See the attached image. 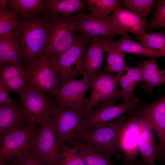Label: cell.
Masks as SVG:
<instances>
[{"instance_id":"cell-12","label":"cell","mask_w":165,"mask_h":165,"mask_svg":"<svg viewBox=\"0 0 165 165\" xmlns=\"http://www.w3.org/2000/svg\"><path fill=\"white\" fill-rule=\"evenodd\" d=\"M37 128L35 125H25L0 139V163H9L33 139Z\"/></svg>"},{"instance_id":"cell-14","label":"cell","mask_w":165,"mask_h":165,"mask_svg":"<svg viewBox=\"0 0 165 165\" xmlns=\"http://www.w3.org/2000/svg\"><path fill=\"white\" fill-rule=\"evenodd\" d=\"M140 116L137 113L126 121L118 137L117 148L123 154V165H135L138 154V141Z\"/></svg>"},{"instance_id":"cell-4","label":"cell","mask_w":165,"mask_h":165,"mask_svg":"<svg viewBox=\"0 0 165 165\" xmlns=\"http://www.w3.org/2000/svg\"><path fill=\"white\" fill-rule=\"evenodd\" d=\"M125 116L110 122L95 126L82 133L75 141L92 143L101 149L109 157L120 158L117 148L120 133L126 122Z\"/></svg>"},{"instance_id":"cell-13","label":"cell","mask_w":165,"mask_h":165,"mask_svg":"<svg viewBox=\"0 0 165 165\" xmlns=\"http://www.w3.org/2000/svg\"><path fill=\"white\" fill-rule=\"evenodd\" d=\"M92 83L82 79H70L58 89L55 98L57 104L75 110L86 109L89 100L84 97Z\"/></svg>"},{"instance_id":"cell-23","label":"cell","mask_w":165,"mask_h":165,"mask_svg":"<svg viewBox=\"0 0 165 165\" xmlns=\"http://www.w3.org/2000/svg\"><path fill=\"white\" fill-rule=\"evenodd\" d=\"M68 143L77 148L86 165H114L111 158L100 148L92 143L75 141Z\"/></svg>"},{"instance_id":"cell-35","label":"cell","mask_w":165,"mask_h":165,"mask_svg":"<svg viewBox=\"0 0 165 165\" xmlns=\"http://www.w3.org/2000/svg\"><path fill=\"white\" fill-rule=\"evenodd\" d=\"M156 10L151 21L147 23L146 31L165 28V0H156Z\"/></svg>"},{"instance_id":"cell-27","label":"cell","mask_w":165,"mask_h":165,"mask_svg":"<svg viewBox=\"0 0 165 165\" xmlns=\"http://www.w3.org/2000/svg\"><path fill=\"white\" fill-rule=\"evenodd\" d=\"M8 8L9 10L18 11L19 15L23 17L34 14L49 13L45 0H10Z\"/></svg>"},{"instance_id":"cell-2","label":"cell","mask_w":165,"mask_h":165,"mask_svg":"<svg viewBox=\"0 0 165 165\" xmlns=\"http://www.w3.org/2000/svg\"><path fill=\"white\" fill-rule=\"evenodd\" d=\"M58 56L50 55L24 65L28 89L41 91L55 97L59 82Z\"/></svg>"},{"instance_id":"cell-31","label":"cell","mask_w":165,"mask_h":165,"mask_svg":"<svg viewBox=\"0 0 165 165\" xmlns=\"http://www.w3.org/2000/svg\"><path fill=\"white\" fill-rule=\"evenodd\" d=\"M19 14L18 11L9 10L8 7H0V36L16 29Z\"/></svg>"},{"instance_id":"cell-16","label":"cell","mask_w":165,"mask_h":165,"mask_svg":"<svg viewBox=\"0 0 165 165\" xmlns=\"http://www.w3.org/2000/svg\"><path fill=\"white\" fill-rule=\"evenodd\" d=\"M139 127L138 152L144 160L142 162L137 161V164L138 165H157L155 160L158 153V147L155 143L152 129L149 122L140 116Z\"/></svg>"},{"instance_id":"cell-9","label":"cell","mask_w":165,"mask_h":165,"mask_svg":"<svg viewBox=\"0 0 165 165\" xmlns=\"http://www.w3.org/2000/svg\"><path fill=\"white\" fill-rule=\"evenodd\" d=\"M40 125L30 145L46 165H58V152L61 145L50 115Z\"/></svg>"},{"instance_id":"cell-21","label":"cell","mask_w":165,"mask_h":165,"mask_svg":"<svg viewBox=\"0 0 165 165\" xmlns=\"http://www.w3.org/2000/svg\"><path fill=\"white\" fill-rule=\"evenodd\" d=\"M15 30L0 36V68L8 64L23 63L24 53L16 37Z\"/></svg>"},{"instance_id":"cell-20","label":"cell","mask_w":165,"mask_h":165,"mask_svg":"<svg viewBox=\"0 0 165 165\" xmlns=\"http://www.w3.org/2000/svg\"><path fill=\"white\" fill-rule=\"evenodd\" d=\"M26 125L21 102H13L0 106V139L8 134Z\"/></svg>"},{"instance_id":"cell-37","label":"cell","mask_w":165,"mask_h":165,"mask_svg":"<svg viewBox=\"0 0 165 165\" xmlns=\"http://www.w3.org/2000/svg\"><path fill=\"white\" fill-rule=\"evenodd\" d=\"M10 0H0V7H8Z\"/></svg>"},{"instance_id":"cell-5","label":"cell","mask_w":165,"mask_h":165,"mask_svg":"<svg viewBox=\"0 0 165 165\" xmlns=\"http://www.w3.org/2000/svg\"><path fill=\"white\" fill-rule=\"evenodd\" d=\"M52 14L53 20L47 47L42 57L50 55H59L73 43L77 21L75 16L65 17Z\"/></svg>"},{"instance_id":"cell-17","label":"cell","mask_w":165,"mask_h":165,"mask_svg":"<svg viewBox=\"0 0 165 165\" xmlns=\"http://www.w3.org/2000/svg\"><path fill=\"white\" fill-rule=\"evenodd\" d=\"M102 38H93L85 53L82 68L83 78L92 83L98 74L103 61Z\"/></svg>"},{"instance_id":"cell-6","label":"cell","mask_w":165,"mask_h":165,"mask_svg":"<svg viewBox=\"0 0 165 165\" xmlns=\"http://www.w3.org/2000/svg\"><path fill=\"white\" fill-rule=\"evenodd\" d=\"M89 40L78 34L72 45L58 55L59 89L68 81L82 75L85 51Z\"/></svg>"},{"instance_id":"cell-22","label":"cell","mask_w":165,"mask_h":165,"mask_svg":"<svg viewBox=\"0 0 165 165\" xmlns=\"http://www.w3.org/2000/svg\"><path fill=\"white\" fill-rule=\"evenodd\" d=\"M105 48H113L123 52L135 54L152 58L164 56L161 52L150 49L142 43L131 39L129 37L123 38L113 42L111 39L102 37Z\"/></svg>"},{"instance_id":"cell-19","label":"cell","mask_w":165,"mask_h":165,"mask_svg":"<svg viewBox=\"0 0 165 165\" xmlns=\"http://www.w3.org/2000/svg\"><path fill=\"white\" fill-rule=\"evenodd\" d=\"M112 16L118 29L123 33L131 32L138 38L144 36L146 32V19L142 18L120 6L114 11Z\"/></svg>"},{"instance_id":"cell-18","label":"cell","mask_w":165,"mask_h":165,"mask_svg":"<svg viewBox=\"0 0 165 165\" xmlns=\"http://www.w3.org/2000/svg\"><path fill=\"white\" fill-rule=\"evenodd\" d=\"M23 63L8 64L0 68V84L9 92L20 95L28 89L26 74Z\"/></svg>"},{"instance_id":"cell-8","label":"cell","mask_w":165,"mask_h":165,"mask_svg":"<svg viewBox=\"0 0 165 165\" xmlns=\"http://www.w3.org/2000/svg\"><path fill=\"white\" fill-rule=\"evenodd\" d=\"M77 21L75 31L79 35L90 39L102 36L111 39L118 35L123 37L130 35L122 33L117 28L112 15L101 17L82 12L75 16Z\"/></svg>"},{"instance_id":"cell-33","label":"cell","mask_w":165,"mask_h":165,"mask_svg":"<svg viewBox=\"0 0 165 165\" xmlns=\"http://www.w3.org/2000/svg\"><path fill=\"white\" fill-rule=\"evenodd\" d=\"M146 46L162 52L165 57V32L162 31L156 32L146 33L138 38Z\"/></svg>"},{"instance_id":"cell-26","label":"cell","mask_w":165,"mask_h":165,"mask_svg":"<svg viewBox=\"0 0 165 165\" xmlns=\"http://www.w3.org/2000/svg\"><path fill=\"white\" fill-rule=\"evenodd\" d=\"M126 73L121 75L119 84L121 89L123 103L129 102L131 99L136 86L143 81L141 67H130Z\"/></svg>"},{"instance_id":"cell-28","label":"cell","mask_w":165,"mask_h":165,"mask_svg":"<svg viewBox=\"0 0 165 165\" xmlns=\"http://www.w3.org/2000/svg\"><path fill=\"white\" fill-rule=\"evenodd\" d=\"M104 50L107 53V69L109 72H117L122 75L129 68L124 61L123 52L113 48H105Z\"/></svg>"},{"instance_id":"cell-3","label":"cell","mask_w":165,"mask_h":165,"mask_svg":"<svg viewBox=\"0 0 165 165\" xmlns=\"http://www.w3.org/2000/svg\"><path fill=\"white\" fill-rule=\"evenodd\" d=\"M87 115L86 109L75 110L57 104L53 106L50 116L61 145L76 140Z\"/></svg>"},{"instance_id":"cell-30","label":"cell","mask_w":165,"mask_h":165,"mask_svg":"<svg viewBox=\"0 0 165 165\" xmlns=\"http://www.w3.org/2000/svg\"><path fill=\"white\" fill-rule=\"evenodd\" d=\"M92 14L98 17H106L110 13L120 6H123L118 0H87Z\"/></svg>"},{"instance_id":"cell-10","label":"cell","mask_w":165,"mask_h":165,"mask_svg":"<svg viewBox=\"0 0 165 165\" xmlns=\"http://www.w3.org/2000/svg\"><path fill=\"white\" fill-rule=\"evenodd\" d=\"M141 103L138 98L133 97L129 102L119 105L109 102L97 104L93 111L87 114L82 126L80 135L96 126L107 123L125 116L128 111L136 109L141 107Z\"/></svg>"},{"instance_id":"cell-39","label":"cell","mask_w":165,"mask_h":165,"mask_svg":"<svg viewBox=\"0 0 165 165\" xmlns=\"http://www.w3.org/2000/svg\"><path fill=\"white\" fill-rule=\"evenodd\" d=\"M164 163H165V160H164Z\"/></svg>"},{"instance_id":"cell-34","label":"cell","mask_w":165,"mask_h":165,"mask_svg":"<svg viewBox=\"0 0 165 165\" xmlns=\"http://www.w3.org/2000/svg\"><path fill=\"white\" fill-rule=\"evenodd\" d=\"M14 158L17 160V165H46L30 144Z\"/></svg>"},{"instance_id":"cell-7","label":"cell","mask_w":165,"mask_h":165,"mask_svg":"<svg viewBox=\"0 0 165 165\" xmlns=\"http://www.w3.org/2000/svg\"><path fill=\"white\" fill-rule=\"evenodd\" d=\"M20 96L26 125L40 124L57 104L55 97L41 91L28 89Z\"/></svg>"},{"instance_id":"cell-15","label":"cell","mask_w":165,"mask_h":165,"mask_svg":"<svg viewBox=\"0 0 165 165\" xmlns=\"http://www.w3.org/2000/svg\"><path fill=\"white\" fill-rule=\"evenodd\" d=\"M138 115L146 119L154 129L159 141L156 159L163 162L165 158V96L145 107L135 110Z\"/></svg>"},{"instance_id":"cell-38","label":"cell","mask_w":165,"mask_h":165,"mask_svg":"<svg viewBox=\"0 0 165 165\" xmlns=\"http://www.w3.org/2000/svg\"><path fill=\"white\" fill-rule=\"evenodd\" d=\"M0 165H3L1 163H0ZM7 165H17V160L15 159L13 161L9 163Z\"/></svg>"},{"instance_id":"cell-32","label":"cell","mask_w":165,"mask_h":165,"mask_svg":"<svg viewBox=\"0 0 165 165\" xmlns=\"http://www.w3.org/2000/svg\"><path fill=\"white\" fill-rule=\"evenodd\" d=\"M121 2L131 12L145 19L152 13L156 5V0H125Z\"/></svg>"},{"instance_id":"cell-25","label":"cell","mask_w":165,"mask_h":165,"mask_svg":"<svg viewBox=\"0 0 165 165\" xmlns=\"http://www.w3.org/2000/svg\"><path fill=\"white\" fill-rule=\"evenodd\" d=\"M45 4L48 13L65 17L84 10L86 7L83 0H45Z\"/></svg>"},{"instance_id":"cell-11","label":"cell","mask_w":165,"mask_h":165,"mask_svg":"<svg viewBox=\"0 0 165 165\" xmlns=\"http://www.w3.org/2000/svg\"><path fill=\"white\" fill-rule=\"evenodd\" d=\"M121 75H109L101 72L92 82V90L89 103L86 108L87 114L100 102L115 104L123 97L118 87Z\"/></svg>"},{"instance_id":"cell-24","label":"cell","mask_w":165,"mask_h":165,"mask_svg":"<svg viewBox=\"0 0 165 165\" xmlns=\"http://www.w3.org/2000/svg\"><path fill=\"white\" fill-rule=\"evenodd\" d=\"M141 69L143 81L142 87L148 93L153 91V88L165 84V70L159 69L155 58L139 63Z\"/></svg>"},{"instance_id":"cell-29","label":"cell","mask_w":165,"mask_h":165,"mask_svg":"<svg viewBox=\"0 0 165 165\" xmlns=\"http://www.w3.org/2000/svg\"><path fill=\"white\" fill-rule=\"evenodd\" d=\"M58 154V165H86L78 149L72 144H62Z\"/></svg>"},{"instance_id":"cell-36","label":"cell","mask_w":165,"mask_h":165,"mask_svg":"<svg viewBox=\"0 0 165 165\" xmlns=\"http://www.w3.org/2000/svg\"><path fill=\"white\" fill-rule=\"evenodd\" d=\"M9 92L3 85L0 84V106L9 105L13 102L8 96Z\"/></svg>"},{"instance_id":"cell-1","label":"cell","mask_w":165,"mask_h":165,"mask_svg":"<svg viewBox=\"0 0 165 165\" xmlns=\"http://www.w3.org/2000/svg\"><path fill=\"white\" fill-rule=\"evenodd\" d=\"M53 16L50 13L23 17L19 14L15 36L23 50L24 65L42 58L47 46Z\"/></svg>"}]
</instances>
